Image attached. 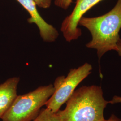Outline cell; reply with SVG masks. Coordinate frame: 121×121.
Returning a JSON list of instances; mask_svg holds the SVG:
<instances>
[{"label": "cell", "instance_id": "obj_8", "mask_svg": "<svg viewBox=\"0 0 121 121\" xmlns=\"http://www.w3.org/2000/svg\"><path fill=\"white\" fill-rule=\"evenodd\" d=\"M31 121H61L58 113L47 108L41 109L37 116Z\"/></svg>", "mask_w": 121, "mask_h": 121}, {"label": "cell", "instance_id": "obj_1", "mask_svg": "<svg viewBox=\"0 0 121 121\" xmlns=\"http://www.w3.org/2000/svg\"><path fill=\"white\" fill-rule=\"evenodd\" d=\"M78 25L89 30L91 39L86 47L96 50L99 59L109 51H117V43L120 39L121 0H117L114 7L104 15L95 17L83 16Z\"/></svg>", "mask_w": 121, "mask_h": 121}, {"label": "cell", "instance_id": "obj_10", "mask_svg": "<svg viewBox=\"0 0 121 121\" xmlns=\"http://www.w3.org/2000/svg\"><path fill=\"white\" fill-rule=\"evenodd\" d=\"M117 52L118 55L121 57V39H119L117 43ZM121 103V96H118L115 95L113 96L112 99L108 102V103L111 104H116V103Z\"/></svg>", "mask_w": 121, "mask_h": 121}, {"label": "cell", "instance_id": "obj_5", "mask_svg": "<svg viewBox=\"0 0 121 121\" xmlns=\"http://www.w3.org/2000/svg\"><path fill=\"white\" fill-rule=\"evenodd\" d=\"M75 5L70 14L62 22L60 31L67 42L78 39L82 35L78 22L84 14L103 0H75Z\"/></svg>", "mask_w": 121, "mask_h": 121}, {"label": "cell", "instance_id": "obj_6", "mask_svg": "<svg viewBox=\"0 0 121 121\" xmlns=\"http://www.w3.org/2000/svg\"><path fill=\"white\" fill-rule=\"evenodd\" d=\"M29 13L30 17L27 19L30 24L34 23L39 29L40 37L45 42L56 41L59 33L56 28L45 21L39 14L34 0H16Z\"/></svg>", "mask_w": 121, "mask_h": 121}, {"label": "cell", "instance_id": "obj_7", "mask_svg": "<svg viewBox=\"0 0 121 121\" xmlns=\"http://www.w3.org/2000/svg\"><path fill=\"white\" fill-rule=\"evenodd\" d=\"M19 81V77H13L0 84V118L9 109L17 97Z\"/></svg>", "mask_w": 121, "mask_h": 121}, {"label": "cell", "instance_id": "obj_9", "mask_svg": "<svg viewBox=\"0 0 121 121\" xmlns=\"http://www.w3.org/2000/svg\"><path fill=\"white\" fill-rule=\"evenodd\" d=\"M73 0H55V5L63 9H67L73 3Z\"/></svg>", "mask_w": 121, "mask_h": 121}, {"label": "cell", "instance_id": "obj_2", "mask_svg": "<svg viewBox=\"0 0 121 121\" xmlns=\"http://www.w3.org/2000/svg\"><path fill=\"white\" fill-rule=\"evenodd\" d=\"M100 86H83L74 91L63 110L57 112L61 121H104V110L108 101Z\"/></svg>", "mask_w": 121, "mask_h": 121}, {"label": "cell", "instance_id": "obj_3", "mask_svg": "<svg viewBox=\"0 0 121 121\" xmlns=\"http://www.w3.org/2000/svg\"><path fill=\"white\" fill-rule=\"evenodd\" d=\"M55 91L53 85L40 86L33 91L17 95L1 118L2 121H31L37 116Z\"/></svg>", "mask_w": 121, "mask_h": 121}, {"label": "cell", "instance_id": "obj_4", "mask_svg": "<svg viewBox=\"0 0 121 121\" xmlns=\"http://www.w3.org/2000/svg\"><path fill=\"white\" fill-rule=\"evenodd\" d=\"M92 65L85 63L77 68L69 70L67 75L56 78L53 86L55 91L48 99L45 106L47 108L56 112L72 95L78 85L91 73Z\"/></svg>", "mask_w": 121, "mask_h": 121}, {"label": "cell", "instance_id": "obj_12", "mask_svg": "<svg viewBox=\"0 0 121 121\" xmlns=\"http://www.w3.org/2000/svg\"><path fill=\"white\" fill-rule=\"evenodd\" d=\"M104 121H121V120L118 118L114 115H112L108 120H105Z\"/></svg>", "mask_w": 121, "mask_h": 121}, {"label": "cell", "instance_id": "obj_11", "mask_svg": "<svg viewBox=\"0 0 121 121\" xmlns=\"http://www.w3.org/2000/svg\"><path fill=\"white\" fill-rule=\"evenodd\" d=\"M37 6L43 9H48L51 4L52 0H34Z\"/></svg>", "mask_w": 121, "mask_h": 121}]
</instances>
